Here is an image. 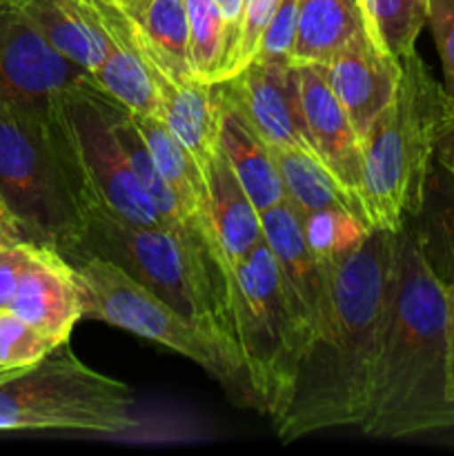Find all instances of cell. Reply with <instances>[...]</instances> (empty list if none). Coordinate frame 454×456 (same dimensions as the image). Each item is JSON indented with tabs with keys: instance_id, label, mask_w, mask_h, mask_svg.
Returning <instances> with one entry per match:
<instances>
[{
	"instance_id": "obj_1",
	"label": "cell",
	"mask_w": 454,
	"mask_h": 456,
	"mask_svg": "<svg viewBox=\"0 0 454 456\" xmlns=\"http://www.w3.org/2000/svg\"><path fill=\"white\" fill-rule=\"evenodd\" d=\"M394 261L396 232L385 227L369 230L334 261L332 310L303 359L289 408L274 423L280 441L363 423L385 334Z\"/></svg>"
},
{
	"instance_id": "obj_2",
	"label": "cell",
	"mask_w": 454,
	"mask_h": 456,
	"mask_svg": "<svg viewBox=\"0 0 454 456\" xmlns=\"http://www.w3.org/2000/svg\"><path fill=\"white\" fill-rule=\"evenodd\" d=\"M452 426L445 285L403 225L372 399L359 428L372 439H403Z\"/></svg>"
},
{
	"instance_id": "obj_3",
	"label": "cell",
	"mask_w": 454,
	"mask_h": 456,
	"mask_svg": "<svg viewBox=\"0 0 454 456\" xmlns=\"http://www.w3.org/2000/svg\"><path fill=\"white\" fill-rule=\"evenodd\" d=\"M83 225L74 258L111 261L182 319L240 356L231 328V279L212 245L172 227L136 225L98 209L83 214Z\"/></svg>"
},
{
	"instance_id": "obj_4",
	"label": "cell",
	"mask_w": 454,
	"mask_h": 456,
	"mask_svg": "<svg viewBox=\"0 0 454 456\" xmlns=\"http://www.w3.org/2000/svg\"><path fill=\"white\" fill-rule=\"evenodd\" d=\"M83 227L47 110L0 98V230L71 261Z\"/></svg>"
},
{
	"instance_id": "obj_5",
	"label": "cell",
	"mask_w": 454,
	"mask_h": 456,
	"mask_svg": "<svg viewBox=\"0 0 454 456\" xmlns=\"http://www.w3.org/2000/svg\"><path fill=\"white\" fill-rule=\"evenodd\" d=\"M445 107L423 58H401L399 89L363 138L365 203L377 227L399 232L421 208Z\"/></svg>"
},
{
	"instance_id": "obj_6",
	"label": "cell",
	"mask_w": 454,
	"mask_h": 456,
	"mask_svg": "<svg viewBox=\"0 0 454 456\" xmlns=\"http://www.w3.org/2000/svg\"><path fill=\"white\" fill-rule=\"evenodd\" d=\"M230 310L254 403L276 423L289 408L314 334L303 321L265 239L231 272Z\"/></svg>"
},
{
	"instance_id": "obj_7",
	"label": "cell",
	"mask_w": 454,
	"mask_h": 456,
	"mask_svg": "<svg viewBox=\"0 0 454 456\" xmlns=\"http://www.w3.org/2000/svg\"><path fill=\"white\" fill-rule=\"evenodd\" d=\"M141 426L136 399L118 379L87 368L69 341L0 381V432L61 430L120 436Z\"/></svg>"
},
{
	"instance_id": "obj_8",
	"label": "cell",
	"mask_w": 454,
	"mask_h": 456,
	"mask_svg": "<svg viewBox=\"0 0 454 456\" xmlns=\"http://www.w3.org/2000/svg\"><path fill=\"white\" fill-rule=\"evenodd\" d=\"M47 118L80 212L98 209L136 225H163L116 136L114 98L93 83L80 85L49 101Z\"/></svg>"
},
{
	"instance_id": "obj_9",
	"label": "cell",
	"mask_w": 454,
	"mask_h": 456,
	"mask_svg": "<svg viewBox=\"0 0 454 456\" xmlns=\"http://www.w3.org/2000/svg\"><path fill=\"white\" fill-rule=\"evenodd\" d=\"M69 263L74 265L83 292V316L105 321L194 361L234 399L256 408L243 361L234 350L182 319L174 307L160 301L111 261L78 256Z\"/></svg>"
},
{
	"instance_id": "obj_10",
	"label": "cell",
	"mask_w": 454,
	"mask_h": 456,
	"mask_svg": "<svg viewBox=\"0 0 454 456\" xmlns=\"http://www.w3.org/2000/svg\"><path fill=\"white\" fill-rule=\"evenodd\" d=\"M218 94L270 147L298 150L316 159L303 116L296 65L252 61L218 83Z\"/></svg>"
},
{
	"instance_id": "obj_11",
	"label": "cell",
	"mask_w": 454,
	"mask_h": 456,
	"mask_svg": "<svg viewBox=\"0 0 454 456\" xmlns=\"http://www.w3.org/2000/svg\"><path fill=\"white\" fill-rule=\"evenodd\" d=\"M92 74L58 53L13 0H0V98L36 110Z\"/></svg>"
},
{
	"instance_id": "obj_12",
	"label": "cell",
	"mask_w": 454,
	"mask_h": 456,
	"mask_svg": "<svg viewBox=\"0 0 454 456\" xmlns=\"http://www.w3.org/2000/svg\"><path fill=\"white\" fill-rule=\"evenodd\" d=\"M296 69L298 83H301L303 116H305L316 159L328 169L329 176L345 190V194L363 216L365 225L374 230L377 225L365 203L363 145H361L359 134L352 127L338 98L334 96L320 65H296Z\"/></svg>"
},
{
	"instance_id": "obj_13",
	"label": "cell",
	"mask_w": 454,
	"mask_h": 456,
	"mask_svg": "<svg viewBox=\"0 0 454 456\" xmlns=\"http://www.w3.org/2000/svg\"><path fill=\"white\" fill-rule=\"evenodd\" d=\"M261 230L303 321L316 337L332 310L334 261L323 263L312 254L303 234L301 214L289 200L261 214Z\"/></svg>"
},
{
	"instance_id": "obj_14",
	"label": "cell",
	"mask_w": 454,
	"mask_h": 456,
	"mask_svg": "<svg viewBox=\"0 0 454 456\" xmlns=\"http://www.w3.org/2000/svg\"><path fill=\"white\" fill-rule=\"evenodd\" d=\"M320 69L363 145L372 123L399 89L401 61L361 34Z\"/></svg>"
},
{
	"instance_id": "obj_15",
	"label": "cell",
	"mask_w": 454,
	"mask_h": 456,
	"mask_svg": "<svg viewBox=\"0 0 454 456\" xmlns=\"http://www.w3.org/2000/svg\"><path fill=\"white\" fill-rule=\"evenodd\" d=\"M9 310L52 341H69L71 330L83 319V292L74 265L56 249L31 245Z\"/></svg>"
},
{
	"instance_id": "obj_16",
	"label": "cell",
	"mask_w": 454,
	"mask_h": 456,
	"mask_svg": "<svg viewBox=\"0 0 454 456\" xmlns=\"http://www.w3.org/2000/svg\"><path fill=\"white\" fill-rule=\"evenodd\" d=\"M43 38L93 74L109 52V34L89 0H13Z\"/></svg>"
},
{
	"instance_id": "obj_17",
	"label": "cell",
	"mask_w": 454,
	"mask_h": 456,
	"mask_svg": "<svg viewBox=\"0 0 454 456\" xmlns=\"http://www.w3.org/2000/svg\"><path fill=\"white\" fill-rule=\"evenodd\" d=\"M118 7L127 18L129 38L147 65L160 67L176 80L196 78L190 65L185 0H127Z\"/></svg>"
},
{
	"instance_id": "obj_18",
	"label": "cell",
	"mask_w": 454,
	"mask_h": 456,
	"mask_svg": "<svg viewBox=\"0 0 454 456\" xmlns=\"http://www.w3.org/2000/svg\"><path fill=\"white\" fill-rule=\"evenodd\" d=\"M132 116L136 120V127L141 129L142 138H145L147 147H150L151 156H154L156 167L176 196L185 221L205 243L212 245L218 252L212 218H209V187L205 174L200 172L190 151L178 142V138L169 132L167 125L158 116ZM218 256H221V252H218Z\"/></svg>"
},
{
	"instance_id": "obj_19",
	"label": "cell",
	"mask_w": 454,
	"mask_h": 456,
	"mask_svg": "<svg viewBox=\"0 0 454 456\" xmlns=\"http://www.w3.org/2000/svg\"><path fill=\"white\" fill-rule=\"evenodd\" d=\"M207 187L209 218H212L214 236H216V248L231 279L234 267L263 239L261 214L245 194L221 150L207 174Z\"/></svg>"
},
{
	"instance_id": "obj_20",
	"label": "cell",
	"mask_w": 454,
	"mask_h": 456,
	"mask_svg": "<svg viewBox=\"0 0 454 456\" xmlns=\"http://www.w3.org/2000/svg\"><path fill=\"white\" fill-rule=\"evenodd\" d=\"M221 105L218 150L230 163L231 172L239 178L240 187L249 196L256 212H267V209L288 200L283 176L276 167L270 145L231 107H227L223 101Z\"/></svg>"
},
{
	"instance_id": "obj_21",
	"label": "cell",
	"mask_w": 454,
	"mask_h": 456,
	"mask_svg": "<svg viewBox=\"0 0 454 456\" xmlns=\"http://www.w3.org/2000/svg\"><path fill=\"white\" fill-rule=\"evenodd\" d=\"M365 31L361 0H298L289 62L325 65Z\"/></svg>"
},
{
	"instance_id": "obj_22",
	"label": "cell",
	"mask_w": 454,
	"mask_h": 456,
	"mask_svg": "<svg viewBox=\"0 0 454 456\" xmlns=\"http://www.w3.org/2000/svg\"><path fill=\"white\" fill-rule=\"evenodd\" d=\"M405 225L436 279L454 285V178L441 165H432L421 208Z\"/></svg>"
},
{
	"instance_id": "obj_23",
	"label": "cell",
	"mask_w": 454,
	"mask_h": 456,
	"mask_svg": "<svg viewBox=\"0 0 454 456\" xmlns=\"http://www.w3.org/2000/svg\"><path fill=\"white\" fill-rule=\"evenodd\" d=\"M270 150L283 176L288 200L298 214L314 212V209H345L365 225L363 216L345 194V190L329 176L328 169L314 156L298 150H285V147H270Z\"/></svg>"
},
{
	"instance_id": "obj_24",
	"label": "cell",
	"mask_w": 454,
	"mask_h": 456,
	"mask_svg": "<svg viewBox=\"0 0 454 456\" xmlns=\"http://www.w3.org/2000/svg\"><path fill=\"white\" fill-rule=\"evenodd\" d=\"M114 127H116V136H118L120 145H123L125 154H127L129 165H132L134 176H136V181L141 183L142 191H145L147 199L151 200L154 209L158 212L163 225L172 227V230L181 232V234L199 236L194 230H191L190 223L185 221L176 196H174V191L169 190V185L165 183L163 174H160L158 167H156L154 156H151L141 129L136 127V120H134L132 111H127L120 102L116 101H114Z\"/></svg>"
},
{
	"instance_id": "obj_25",
	"label": "cell",
	"mask_w": 454,
	"mask_h": 456,
	"mask_svg": "<svg viewBox=\"0 0 454 456\" xmlns=\"http://www.w3.org/2000/svg\"><path fill=\"white\" fill-rule=\"evenodd\" d=\"M430 0H361L365 31L377 47L394 58L417 52V38L427 25Z\"/></svg>"
},
{
	"instance_id": "obj_26",
	"label": "cell",
	"mask_w": 454,
	"mask_h": 456,
	"mask_svg": "<svg viewBox=\"0 0 454 456\" xmlns=\"http://www.w3.org/2000/svg\"><path fill=\"white\" fill-rule=\"evenodd\" d=\"M187 34H190V65L196 78L218 83L223 62V18L214 0H185Z\"/></svg>"
},
{
	"instance_id": "obj_27",
	"label": "cell",
	"mask_w": 454,
	"mask_h": 456,
	"mask_svg": "<svg viewBox=\"0 0 454 456\" xmlns=\"http://www.w3.org/2000/svg\"><path fill=\"white\" fill-rule=\"evenodd\" d=\"M301 225L307 248L323 263L341 258L369 234V227H365L354 214L345 209L305 212L301 214Z\"/></svg>"
},
{
	"instance_id": "obj_28",
	"label": "cell",
	"mask_w": 454,
	"mask_h": 456,
	"mask_svg": "<svg viewBox=\"0 0 454 456\" xmlns=\"http://www.w3.org/2000/svg\"><path fill=\"white\" fill-rule=\"evenodd\" d=\"M56 346L61 343L45 337L9 307L0 310V370L20 372L45 359Z\"/></svg>"
},
{
	"instance_id": "obj_29",
	"label": "cell",
	"mask_w": 454,
	"mask_h": 456,
	"mask_svg": "<svg viewBox=\"0 0 454 456\" xmlns=\"http://www.w3.org/2000/svg\"><path fill=\"white\" fill-rule=\"evenodd\" d=\"M427 27L443 65V92L454 105V0H430Z\"/></svg>"
},
{
	"instance_id": "obj_30",
	"label": "cell",
	"mask_w": 454,
	"mask_h": 456,
	"mask_svg": "<svg viewBox=\"0 0 454 456\" xmlns=\"http://www.w3.org/2000/svg\"><path fill=\"white\" fill-rule=\"evenodd\" d=\"M296 16L298 0H279L274 18L263 36V43L254 61L289 62V52H292L294 34H296Z\"/></svg>"
},
{
	"instance_id": "obj_31",
	"label": "cell",
	"mask_w": 454,
	"mask_h": 456,
	"mask_svg": "<svg viewBox=\"0 0 454 456\" xmlns=\"http://www.w3.org/2000/svg\"><path fill=\"white\" fill-rule=\"evenodd\" d=\"M276 4H279V0H249L247 3V9H245L243 29H240L239 52H236L234 74L236 71L243 69L247 62L254 61V56H256L258 47H261V43H263V36H265L272 18H274Z\"/></svg>"
},
{
	"instance_id": "obj_32",
	"label": "cell",
	"mask_w": 454,
	"mask_h": 456,
	"mask_svg": "<svg viewBox=\"0 0 454 456\" xmlns=\"http://www.w3.org/2000/svg\"><path fill=\"white\" fill-rule=\"evenodd\" d=\"M247 3L249 0H214V4H216L218 13H221L223 18V31H225V38H223V62H221V71H218V83H223V80H227L231 74H234L236 52H239L240 29H243Z\"/></svg>"
},
{
	"instance_id": "obj_33",
	"label": "cell",
	"mask_w": 454,
	"mask_h": 456,
	"mask_svg": "<svg viewBox=\"0 0 454 456\" xmlns=\"http://www.w3.org/2000/svg\"><path fill=\"white\" fill-rule=\"evenodd\" d=\"M31 256V243L9 240L0 248V310L12 305L13 294Z\"/></svg>"
},
{
	"instance_id": "obj_34",
	"label": "cell",
	"mask_w": 454,
	"mask_h": 456,
	"mask_svg": "<svg viewBox=\"0 0 454 456\" xmlns=\"http://www.w3.org/2000/svg\"><path fill=\"white\" fill-rule=\"evenodd\" d=\"M434 163L441 165L454 178V105L448 101L443 120H441L439 136H436Z\"/></svg>"
},
{
	"instance_id": "obj_35",
	"label": "cell",
	"mask_w": 454,
	"mask_h": 456,
	"mask_svg": "<svg viewBox=\"0 0 454 456\" xmlns=\"http://www.w3.org/2000/svg\"><path fill=\"white\" fill-rule=\"evenodd\" d=\"M445 303H448V381L450 399L454 403V285H445Z\"/></svg>"
},
{
	"instance_id": "obj_36",
	"label": "cell",
	"mask_w": 454,
	"mask_h": 456,
	"mask_svg": "<svg viewBox=\"0 0 454 456\" xmlns=\"http://www.w3.org/2000/svg\"><path fill=\"white\" fill-rule=\"evenodd\" d=\"M9 240H12V239H9V236H7V234H4V232H3V230H0V248H3V245H7V243H9Z\"/></svg>"
},
{
	"instance_id": "obj_37",
	"label": "cell",
	"mask_w": 454,
	"mask_h": 456,
	"mask_svg": "<svg viewBox=\"0 0 454 456\" xmlns=\"http://www.w3.org/2000/svg\"><path fill=\"white\" fill-rule=\"evenodd\" d=\"M12 374H16V372H9V370H0V381H4V379L12 377Z\"/></svg>"
},
{
	"instance_id": "obj_38",
	"label": "cell",
	"mask_w": 454,
	"mask_h": 456,
	"mask_svg": "<svg viewBox=\"0 0 454 456\" xmlns=\"http://www.w3.org/2000/svg\"><path fill=\"white\" fill-rule=\"evenodd\" d=\"M114 3H118V4H123V3H127V0H114Z\"/></svg>"
}]
</instances>
